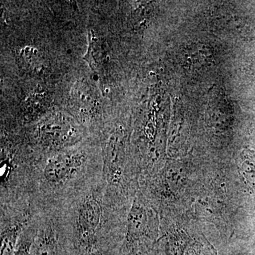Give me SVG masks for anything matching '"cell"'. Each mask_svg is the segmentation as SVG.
<instances>
[{"instance_id":"1","label":"cell","mask_w":255,"mask_h":255,"mask_svg":"<svg viewBox=\"0 0 255 255\" xmlns=\"http://www.w3.org/2000/svg\"><path fill=\"white\" fill-rule=\"evenodd\" d=\"M127 199L107 187L103 176L58 208L67 255H119L127 216Z\"/></svg>"},{"instance_id":"2","label":"cell","mask_w":255,"mask_h":255,"mask_svg":"<svg viewBox=\"0 0 255 255\" xmlns=\"http://www.w3.org/2000/svg\"><path fill=\"white\" fill-rule=\"evenodd\" d=\"M102 169L100 148L92 143L56 151L35 164L28 178V196L40 212L57 209L102 177Z\"/></svg>"},{"instance_id":"3","label":"cell","mask_w":255,"mask_h":255,"mask_svg":"<svg viewBox=\"0 0 255 255\" xmlns=\"http://www.w3.org/2000/svg\"><path fill=\"white\" fill-rule=\"evenodd\" d=\"M0 206V255H14L23 231L41 212L28 199L1 203Z\"/></svg>"},{"instance_id":"4","label":"cell","mask_w":255,"mask_h":255,"mask_svg":"<svg viewBox=\"0 0 255 255\" xmlns=\"http://www.w3.org/2000/svg\"><path fill=\"white\" fill-rule=\"evenodd\" d=\"M31 255H67L56 209L38 215Z\"/></svg>"},{"instance_id":"5","label":"cell","mask_w":255,"mask_h":255,"mask_svg":"<svg viewBox=\"0 0 255 255\" xmlns=\"http://www.w3.org/2000/svg\"><path fill=\"white\" fill-rule=\"evenodd\" d=\"M150 219L147 207L139 199H134L128 215H127L125 232L119 255H128L139 245L150 238Z\"/></svg>"},{"instance_id":"6","label":"cell","mask_w":255,"mask_h":255,"mask_svg":"<svg viewBox=\"0 0 255 255\" xmlns=\"http://www.w3.org/2000/svg\"><path fill=\"white\" fill-rule=\"evenodd\" d=\"M38 215L30 226L23 231L18 242L14 255H31L32 243L36 233L37 219Z\"/></svg>"}]
</instances>
